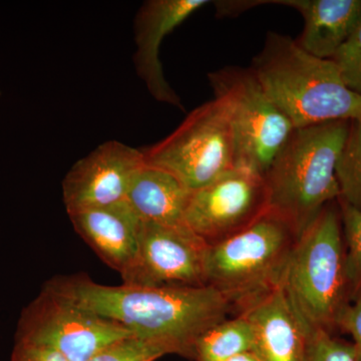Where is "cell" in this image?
<instances>
[{
    "mask_svg": "<svg viewBox=\"0 0 361 361\" xmlns=\"http://www.w3.org/2000/svg\"><path fill=\"white\" fill-rule=\"evenodd\" d=\"M75 231L121 276L137 257L142 219L127 200L70 215Z\"/></svg>",
    "mask_w": 361,
    "mask_h": 361,
    "instance_id": "13",
    "label": "cell"
},
{
    "mask_svg": "<svg viewBox=\"0 0 361 361\" xmlns=\"http://www.w3.org/2000/svg\"><path fill=\"white\" fill-rule=\"evenodd\" d=\"M214 99L222 104L231 128L235 167L264 177L295 130L273 103L251 68L230 66L208 73Z\"/></svg>",
    "mask_w": 361,
    "mask_h": 361,
    "instance_id": "6",
    "label": "cell"
},
{
    "mask_svg": "<svg viewBox=\"0 0 361 361\" xmlns=\"http://www.w3.org/2000/svg\"><path fill=\"white\" fill-rule=\"evenodd\" d=\"M331 61L346 87L361 96V21Z\"/></svg>",
    "mask_w": 361,
    "mask_h": 361,
    "instance_id": "21",
    "label": "cell"
},
{
    "mask_svg": "<svg viewBox=\"0 0 361 361\" xmlns=\"http://www.w3.org/2000/svg\"><path fill=\"white\" fill-rule=\"evenodd\" d=\"M305 361H355V349L353 343L317 330L311 334Z\"/></svg>",
    "mask_w": 361,
    "mask_h": 361,
    "instance_id": "22",
    "label": "cell"
},
{
    "mask_svg": "<svg viewBox=\"0 0 361 361\" xmlns=\"http://www.w3.org/2000/svg\"><path fill=\"white\" fill-rule=\"evenodd\" d=\"M208 244L185 224L142 220L137 257L123 284L140 287H202Z\"/></svg>",
    "mask_w": 361,
    "mask_h": 361,
    "instance_id": "10",
    "label": "cell"
},
{
    "mask_svg": "<svg viewBox=\"0 0 361 361\" xmlns=\"http://www.w3.org/2000/svg\"><path fill=\"white\" fill-rule=\"evenodd\" d=\"M0 96H1V92H0Z\"/></svg>",
    "mask_w": 361,
    "mask_h": 361,
    "instance_id": "27",
    "label": "cell"
},
{
    "mask_svg": "<svg viewBox=\"0 0 361 361\" xmlns=\"http://www.w3.org/2000/svg\"><path fill=\"white\" fill-rule=\"evenodd\" d=\"M208 0H148L134 20V65L152 97L159 103L183 110L179 94L166 80L160 59L164 39L193 16Z\"/></svg>",
    "mask_w": 361,
    "mask_h": 361,
    "instance_id": "12",
    "label": "cell"
},
{
    "mask_svg": "<svg viewBox=\"0 0 361 361\" xmlns=\"http://www.w3.org/2000/svg\"><path fill=\"white\" fill-rule=\"evenodd\" d=\"M11 361H68L58 351L42 344L16 341Z\"/></svg>",
    "mask_w": 361,
    "mask_h": 361,
    "instance_id": "24",
    "label": "cell"
},
{
    "mask_svg": "<svg viewBox=\"0 0 361 361\" xmlns=\"http://www.w3.org/2000/svg\"><path fill=\"white\" fill-rule=\"evenodd\" d=\"M253 325V353L260 361H305L312 332L279 287L244 311Z\"/></svg>",
    "mask_w": 361,
    "mask_h": 361,
    "instance_id": "14",
    "label": "cell"
},
{
    "mask_svg": "<svg viewBox=\"0 0 361 361\" xmlns=\"http://www.w3.org/2000/svg\"><path fill=\"white\" fill-rule=\"evenodd\" d=\"M144 165L142 149L115 140L99 145L63 178V200L68 216L126 200Z\"/></svg>",
    "mask_w": 361,
    "mask_h": 361,
    "instance_id": "11",
    "label": "cell"
},
{
    "mask_svg": "<svg viewBox=\"0 0 361 361\" xmlns=\"http://www.w3.org/2000/svg\"><path fill=\"white\" fill-rule=\"evenodd\" d=\"M336 327L353 336L355 361H361V298L341 308L336 317Z\"/></svg>",
    "mask_w": 361,
    "mask_h": 361,
    "instance_id": "23",
    "label": "cell"
},
{
    "mask_svg": "<svg viewBox=\"0 0 361 361\" xmlns=\"http://www.w3.org/2000/svg\"><path fill=\"white\" fill-rule=\"evenodd\" d=\"M341 209L342 232L345 244L346 277L349 302L361 298V212L337 200Z\"/></svg>",
    "mask_w": 361,
    "mask_h": 361,
    "instance_id": "19",
    "label": "cell"
},
{
    "mask_svg": "<svg viewBox=\"0 0 361 361\" xmlns=\"http://www.w3.org/2000/svg\"><path fill=\"white\" fill-rule=\"evenodd\" d=\"M167 355L160 346L135 336L106 346L89 361H156Z\"/></svg>",
    "mask_w": 361,
    "mask_h": 361,
    "instance_id": "20",
    "label": "cell"
},
{
    "mask_svg": "<svg viewBox=\"0 0 361 361\" xmlns=\"http://www.w3.org/2000/svg\"><path fill=\"white\" fill-rule=\"evenodd\" d=\"M45 285L137 338L160 346L167 355L190 360H195L202 336L233 310L210 286H108L84 273L56 276Z\"/></svg>",
    "mask_w": 361,
    "mask_h": 361,
    "instance_id": "1",
    "label": "cell"
},
{
    "mask_svg": "<svg viewBox=\"0 0 361 361\" xmlns=\"http://www.w3.org/2000/svg\"><path fill=\"white\" fill-rule=\"evenodd\" d=\"M285 293L311 332L331 334L339 311L349 303L345 244L336 201L297 239L285 273Z\"/></svg>",
    "mask_w": 361,
    "mask_h": 361,
    "instance_id": "5",
    "label": "cell"
},
{
    "mask_svg": "<svg viewBox=\"0 0 361 361\" xmlns=\"http://www.w3.org/2000/svg\"><path fill=\"white\" fill-rule=\"evenodd\" d=\"M142 152L146 165L167 171L190 192L235 167L231 128L216 99L195 109L172 134Z\"/></svg>",
    "mask_w": 361,
    "mask_h": 361,
    "instance_id": "7",
    "label": "cell"
},
{
    "mask_svg": "<svg viewBox=\"0 0 361 361\" xmlns=\"http://www.w3.org/2000/svg\"><path fill=\"white\" fill-rule=\"evenodd\" d=\"M337 200L361 212V118L350 121L348 139L337 161Z\"/></svg>",
    "mask_w": 361,
    "mask_h": 361,
    "instance_id": "18",
    "label": "cell"
},
{
    "mask_svg": "<svg viewBox=\"0 0 361 361\" xmlns=\"http://www.w3.org/2000/svg\"><path fill=\"white\" fill-rule=\"evenodd\" d=\"M255 334L253 325L244 313L214 325L199 339L194 361H223L253 353Z\"/></svg>",
    "mask_w": 361,
    "mask_h": 361,
    "instance_id": "17",
    "label": "cell"
},
{
    "mask_svg": "<svg viewBox=\"0 0 361 361\" xmlns=\"http://www.w3.org/2000/svg\"><path fill=\"white\" fill-rule=\"evenodd\" d=\"M191 192L177 178L145 164L133 180L126 200L142 220L160 224H185Z\"/></svg>",
    "mask_w": 361,
    "mask_h": 361,
    "instance_id": "16",
    "label": "cell"
},
{
    "mask_svg": "<svg viewBox=\"0 0 361 361\" xmlns=\"http://www.w3.org/2000/svg\"><path fill=\"white\" fill-rule=\"evenodd\" d=\"M250 68L295 129L361 118V96L346 87L336 63L308 54L288 35L268 32Z\"/></svg>",
    "mask_w": 361,
    "mask_h": 361,
    "instance_id": "2",
    "label": "cell"
},
{
    "mask_svg": "<svg viewBox=\"0 0 361 361\" xmlns=\"http://www.w3.org/2000/svg\"><path fill=\"white\" fill-rule=\"evenodd\" d=\"M297 239L291 226L268 210L245 229L208 245L206 284L236 314L244 312L282 286Z\"/></svg>",
    "mask_w": 361,
    "mask_h": 361,
    "instance_id": "4",
    "label": "cell"
},
{
    "mask_svg": "<svg viewBox=\"0 0 361 361\" xmlns=\"http://www.w3.org/2000/svg\"><path fill=\"white\" fill-rule=\"evenodd\" d=\"M216 11L219 16H234L244 13L253 7L270 4V0H238V1L214 2Z\"/></svg>",
    "mask_w": 361,
    "mask_h": 361,
    "instance_id": "25",
    "label": "cell"
},
{
    "mask_svg": "<svg viewBox=\"0 0 361 361\" xmlns=\"http://www.w3.org/2000/svg\"><path fill=\"white\" fill-rule=\"evenodd\" d=\"M301 14L297 44L316 58L331 59L361 21V0H271Z\"/></svg>",
    "mask_w": 361,
    "mask_h": 361,
    "instance_id": "15",
    "label": "cell"
},
{
    "mask_svg": "<svg viewBox=\"0 0 361 361\" xmlns=\"http://www.w3.org/2000/svg\"><path fill=\"white\" fill-rule=\"evenodd\" d=\"M134 336L44 284L21 313L16 341L42 344L68 361H89L102 349Z\"/></svg>",
    "mask_w": 361,
    "mask_h": 361,
    "instance_id": "8",
    "label": "cell"
},
{
    "mask_svg": "<svg viewBox=\"0 0 361 361\" xmlns=\"http://www.w3.org/2000/svg\"><path fill=\"white\" fill-rule=\"evenodd\" d=\"M349 125L350 121H334L294 130L264 176L269 210L298 238L341 196L336 166Z\"/></svg>",
    "mask_w": 361,
    "mask_h": 361,
    "instance_id": "3",
    "label": "cell"
},
{
    "mask_svg": "<svg viewBox=\"0 0 361 361\" xmlns=\"http://www.w3.org/2000/svg\"><path fill=\"white\" fill-rule=\"evenodd\" d=\"M268 210L264 177L234 167L191 192L184 223L210 245L245 229Z\"/></svg>",
    "mask_w": 361,
    "mask_h": 361,
    "instance_id": "9",
    "label": "cell"
},
{
    "mask_svg": "<svg viewBox=\"0 0 361 361\" xmlns=\"http://www.w3.org/2000/svg\"><path fill=\"white\" fill-rule=\"evenodd\" d=\"M223 361H260L258 356L254 353H245L242 355L233 356V357L228 358Z\"/></svg>",
    "mask_w": 361,
    "mask_h": 361,
    "instance_id": "26",
    "label": "cell"
}]
</instances>
